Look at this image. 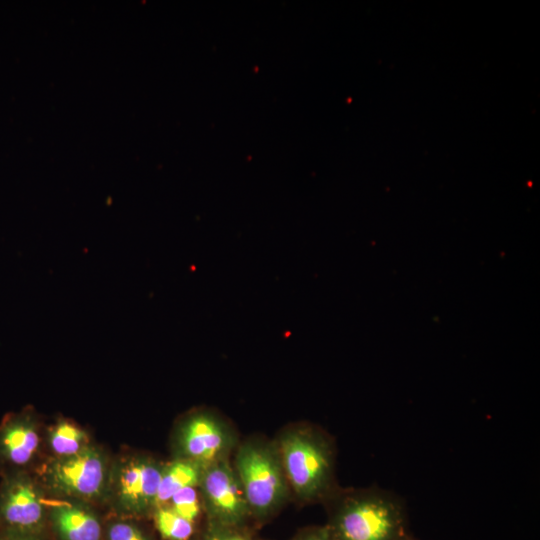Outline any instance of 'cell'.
<instances>
[{
    "instance_id": "8992f818",
    "label": "cell",
    "mask_w": 540,
    "mask_h": 540,
    "mask_svg": "<svg viewBox=\"0 0 540 540\" xmlns=\"http://www.w3.org/2000/svg\"><path fill=\"white\" fill-rule=\"evenodd\" d=\"M53 487L71 496L91 498L100 493L105 481V462L95 449L60 457L48 470Z\"/></svg>"
},
{
    "instance_id": "30bf717a",
    "label": "cell",
    "mask_w": 540,
    "mask_h": 540,
    "mask_svg": "<svg viewBox=\"0 0 540 540\" xmlns=\"http://www.w3.org/2000/svg\"><path fill=\"white\" fill-rule=\"evenodd\" d=\"M52 521L62 540H99L101 526L98 519L84 508L58 502L52 508Z\"/></svg>"
},
{
    "instance_id": "9c48e42d",
    "label": "cell",
    "mask_w": 540,
    "mask_h": 540,
    "mask_svg": "<svg viewBox=\"0 0 540 540\" xmlns=\"http://www.w3.org/2000/svg\"><path fill=\"white\" fill-rule=\"evenodd\" d=\"M162 469L149 461H134L120 473L119 492L132 509L141 510L155 503Z\"/></svg>"
},
{
    "instance_id": "ac0fdd59",
    "label": "cell",
    "mask_w": 540,
    "mask_h": 540,
    "mask_svg": "<svg viewBox=\"0 0 540 540\" xmlns=\"http://www.w3.org/2000/svg\"><path fill=\"white\" fill-rule=\"evenodd\" d=\"M0 540H39L34 533L0 531Z\"/></svg>"
},
{
    "instance_id": "3957f363",
    "label": "cell",
    "mask_w": 540,
    "mask_h": 540,
    "mask_svg": "<svg viewBox=\"0 0 540 540\" xmlns=\"http://www.w3.org/2000/svg\"><path fill=\"white\" fill-rule=\"evenodd\" d=\"M236 471L249 509L264 515L284 499L283 470L268 448L254 444L242 446L236 457Z\"/></svg>"
},
{
    "instance_id": "5bb4252c",
    "label": "cell",
    "mask_w": 540,
    "mask_h": 540,
    "mask_svg": "<svg viewBox=\"0 0 540 540\" xmlns=\"http://www.w3.org/2000/svg\"><path fill=\"white\" fill-rule=\"evenodd\" d=\"M169 502L174 512L190 522H193L199 514V500L194 487H186L178 491Z\"/></svg>"
},
{
    "instance_id": "9a60e30c",
    "label": "cell",
    "mask_w": 540,
    "mask_h": 540,
    "mask_svg": "<svg viewBox=\"0 0 540 540\" xmlns=\"http://www.w3.org/2000/svg\"><path fill=\"white\" fill-rule=\"evenodd\" d=\"M108 540H148V538L135 525L116 522L109 528Z\"/></svg>"
},
{
    "instance_id": "7a4b0ae2",
    "label": "cell",
    "mask_w": 540,
    "mask_h": 540,
    "mask_svg": "<svg viewBox=\"0 0 540 540\" xmlns=\"http://www.w3.org/2000/svg\"><path fill=\"white\" fill-rule=\"evenodd\" d=\"M282 463L289 482L303 499L320 497L332 476V453L320 434L296 431L286 434L280 444Z\"/></svg>"
},
{
    "instance_id": "8fae6325",
    "label": "cell",
    "mask_w": 540,
    "mask_h": 540,
    "mask_svg": "<svg viewBox=\"0 0 540 540\" xmlns=\"http://www.w3.org/2000/svg\"><path fill=\"white\" fill-rule=\"evenodd\" d=\"M204 466L191 460L173 462L162 470L154 505L162 507L174 494L200 483Z\"/></svg>"
},
{
    "instance_id": "5b68a950",
    "label": "cell",
    "mask_w": 540,
    "mask_h": 540,
    "mask_svg": "<svg viewBox=\"0 0 540 540\" xmlns=\"http://www.w3.org/2000/svg\"><path fill=\"white\" fill-rule=\"evenodd\" d=\"M200 485L209 511L222 524H237L247 514L249 506L241 483L225 460L204 467Z\"/></svg>"
},
{
    "instance_id": "7c38bea8",
    "label": "cell",
    "mask_w": 540,
    "mask_h": 540,
    "mask_svg": "<svg viewBox=\"0 0 540 540\" xmlns=\"http://www.w3.org/2000/svg\"><path fill=\"white\" fill-rule=\"evenodd\" d=\"M49 441L52 450L58 456L67 457L84 449L87 438L85 433L77 426L63 422L53 428Z\"/></svg>"
},
{
    "instance_id": "6da1fadb",
    "label": "cell",
    "mask_w": 540,
    "mask_h": 540,
    "mask_svg": "<svg viewBox=\"0 0 540 540\" xmlns=\"http://www.w3.org/2000/svg\"><path fill=\"white\" fill-rule=\"evenodd\" d=\"M328 527L333 540H405L409 536L403 502L379 489L348 496Z\"/></svg>"
},
{
    "instance_id": "ba28073f",
    "label": "cell",
    "mask_w": 540,
    "mask_h": 540,
    "mask_svg": "<svg viewBox=\"0 0 540 540\" xmlns=\"http://www.w3.org/2000/svg\"><path fill=\"white\" fill-rule=\"evenodd\" d=\"M231 438L224 426L207 415L191 418L182 428L180 447L184 455L204 467L222 459Z\"/></svg>"
},
{
    "instance_id": "e0dca14e",
    "label": "cell",
    "mask_w": 540,
    "mask_h": 540,
    "mask_svg": "<svg viewBox=\"0 0 540 540\" xmlns=\"http://www.w3.org/2000/svg\"><path fill=\"white\" fill-rule=\"evenodd\" d=\"M205 540H248L247 537L238 532L229 530L214 531Z\"/></svg>"
},
{
    "instance_id": "d6986e66",
    "label": "cell",
    "mask_w": 540,
    "mask_h": 540,
    "mask_svg": "<svg viewBox=\"0 0 540 540\" xmlns=\"http://www.w3.org/2000/svg\"><path fill=\"white\" fill-rule=\"evenodd\" d=\"M405 540H416V539H414L413 537H411V536L409 535Z\"/></svg>"
},
{
    "instance_id": "52a82bcc",
    "label": "cell",
    "mask_w": 540,
    "mask_h": 540,
    "mask_svg": "<svg viewBox=\"0 0 540 540\" xmlns=\"http://www.w3.org/2000/svg\"><path fill=\"white\" fill-rule=\"evenodd\" d=\"M40 444L37 427L28 414L8 416L0 426V471L3 477L21 473L34 459Z\"/></svg>"
},
{
    "instance_id": "4fadbf2b",
    "label": "cell",
    "mask_w": 540,
    "mask_h": 540,
    "mask_svg": "<svg viewBox=\"0 0 540 540\" xmlns=\"http://www.w3.org/2000/svg\"><path fill=\"white\" fill-rule=\"evenodd\" d=\"M161 535L168 540H187L193 532V522L188 521L170 507H159L155 515Z\"/></svg>"
},
{
    "instance_id": "2e32d148",
    "label": "cell",
    "mask_w": 540,
    "mask_h": 540,
    "mask_svg": "<svg viewBox=\"0 0 540 540\" xmlns=\"http://www.w3.org/2000/svg\"><path fill=\"white\" fill-rule=\"evenodd\" d=\"M296 540H333L331 531L328 526L313 528L299 537Z\"/></svg>"
},
{
    "instance_id": "277c9868",
    "label": "cell",
    "mask_w": 540,
    "mask_h": 540,
    "mask_svg": "<svg viewBox=\"0 0 540 540\" xmlns=\"http://www.w3.org/2000/svg\"><path fill=\"white\" fill-rule=\"evenodd\" d=\"M40 489L25 472L3 477L0 485V531L36 534L43 523Z\"/></svg>"
}]
</instances>
